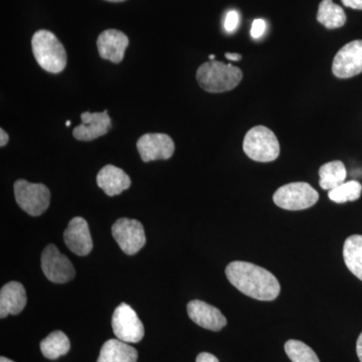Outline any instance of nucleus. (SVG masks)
Returning <instances> with one entry per match:
<instances>
[{
    "mask_svg": "<svg viewBox=\"0 0 362 362\" xmlns=\"http://www.w3.org/2000/svg\"><path fill=\"white\" fill-rule=\"evenodd\" d=\"M345 6L362 11V0H341Z\"/></svg>",
    "mask_w": 362,
    "mask_h": 362,
    "instance_id": "28",
    "label": "nucleus"
},
{
    "mask_svg": "<svg viewBox=\"0 0 362 362\" xmlns=\"http://www.w3.org/2000/svg\"><path fill=\"white\" fill-rule=\"evenodd\" d=\"M71 343L63 331H54L40 342L42 354L47 359H58L70 351Z\"/></svg>",
    "mask_w": 362,
    "mask_h": 362,
    "instance_id": "21",
    "label": "nucleus"
},
{
    "mask_svg": "<svg viewBox=\"0 0 362 362\" xmlns=\"http://www.w3.org/2000/svg\"><path fill=\"white\" fill-rule=\"evenodd\" d=\"M112 235L126 255L137 254L146 243L144 228L137 220L122 218L112 226Z\"/></svg>",
    "mask_w": 362,
    "mask_h": 362,
    "instance_id": "8",
    "label": "nucleus"
},
{
    "mask_svg": "<svg viewBox=\"0 0 362 362\" xmlns=\"http://www.w3.org/2000/svg\"><path fill=\"white\" fill-rule=\"evenodd\" d=\"M129 39L125 33L117 30H104L98 37L97 47L100 57L114 64L123 61Z\"/></svg>",
    "mask_w": 362,
    "mask_h": 362,
    "instance_id": "14",
    "label": "nucleus"
},
{
    "mask_svg": "<svg viewBox=\"0 0 362 362\" xmlns=\"http://www.w3.org/2000/svg\"><path fill=\"white\" fill-rule=\"evenodd\" d=\"M226 275L233 287L259 301H273L281 292L280 283L271 272L249 262H232Z\"/></svg>",
    "mask_w": 362,
    "mask_h": 362,
    "instance_id": "1",
    "label": "nucleus"
},
{
    "mask_svg": "<svg viewBox=\"0 0 362 362\" xmlns=\"http://www.w3.org/2000/svg\"><path fill=\"white\" fill-rule=\"evenodd\" d=\"M332 71L339 78L356 77L362 73V40H354L339 49L333 59Z\"/></svg>",
    "mask_w": 362,
    "mask_h": 362,
    "instance_id": "10",
    "label": "nucleus"
},
{
    "mask_svg": "<svg viewBox=\"0 0 362 362\" xmlns=\"http://www.w3.org/2000/svg\"><path fill=\"white\" fill-rule=\"evenodd\" d=\"M319 194L307 182H292L283 185L274 194L276 206L287 211H302L318 202Z\"/></svg>",
    "mask_w": 362,
    "mask_h": 362,
    "instance_id": "6",
    "label": "nucleus"
},
{
    "mask_svg": "<svg viewBox=\"0 0 362 362\" xmlns=\"http://www.w3.org/2000/svg\"><path fill=\"white\" fill-rule=\"evenodd\" d=\"M0 362H14L11 361V359L6 358V357L1 356L0 357Z\"/></svg>",
    "mask_w": 362,
    "mask_h": 362,
    "instance_id": "32",
    "label": "nucleus"
},
{
    "mask_svg": "<svg viewBox=\"0 0 362 362\" xmlns=\"http://www.w3.org/2000/svg\"><path fill=\"white\" fill-rule=\"evenodd\" d=\"M14 197L18 206L26 214L39 216L47 211L51 202V192L42 183L18 180L14 183Z\"/></svg>",
    "mask_w": 362,
    "mask_h": 362,
    "instance_id": "5",
    "label": "nucleus"
},
{
    "mask_svg": "<svg viewBox=\"0 0 362 362\" xmlns=\"http://www.w3.org/2000/svg\"><path fill=\"white\" fill-rule=\"evenodd\" d=\"M9 137L8 134L4 129H0V146L4 147L8 142Z\"/></svg>",
    "mask_w": 362,
    "mask_h": 362,
    "instance_id": "29",
    "label": "nucleus"
},
{
    "mask_svg": "<svg viewBox=\"0 0 362 362\" xmlns=\"http://www.w3.org/2000/svg\"><path fill=\"white\" fill-rule=\"evenodd\" d=\"M242 78L243 71L240 68L216 59L202 64L197 71V83L209 93H223L235 89Z\"/></svg>",
    "mask_w": 362,
    "mask_h": 362,
    "instance_id": "2",
    "label": "nucleus"
},
{
    "mask_svg": "<svg viewBox=\"0 0 362 362\" xmlns=\"http://www.w3.org/2000/svg\"><path fill=\"white\" fill-rule=\"evenodd\" d=\"M112 328L116 337L126 343H137L144 337V326L128 304L117 307L112 316Z\"/></svg>",
    "mask_w": 362,
    "mask_h": 362,
    "instance_id": "7",
    "label": "nucleus"
},
{
    "mask_svg": "<svg viewBox=\"0 0 362 362\" xmlns=\"http://www.w3.org/2000/svg\"><path fill=\"white\" fill-rule=\"evenodd\" d=\"M28 302L25 287L21 283H7L0 291V317L18 315L25 309Z\"/></svg>",
    "mask_w": 362,
    "mask_h": 362,
    "instance_id": "16",
    "label": "nucleus"
},
{
    "mask_svg": "<svg viewBox=\"0 0 362 362\" xmlns=\"http://www.w3.org/2000/svg\"><path fill=\"white\" fill-rule=\"evenodd\" d=\"M106 1H110V2H123V1H126V0H106Z\"/></svg>",
    "mask_w": 362,
    "mask_h": 362,
    "instance_id": "33",
    "label": "nucleus"
},
{
    "mask_svg": "<svg viewBox=\"0 0 362 362\" xmlns=\"http://www.w3.org/2000/svg\"><path fill=\"white\" fill-rule=\"evenodd\" d=\"M214 59H216V56H214V54H211V56H209V61H214Z\"/></svg>",
    "mask_w": 362,
    "mask_h": 362,
    "instance_id": "34",
    "label": "nucleus"
},
{
    "mask_svg": "<svg viewBox=\"0 0 362 362\" xmlns=\"http://www.w3.org/2000/svg\"><path fill=\"white\" fill-rule=\"evenodd\" d=\"M32 47L35 61L45 71L59 74L65 70L66 52L58 37L49 30H40L33 35Z\"/></svg>",
    "mask_w": 362,
    "mask_h": 362,
    "instance_id": "3",
    "label": "nucleus"
},
{
    "mask_svg": "<svg viewBox=\"0 0 362 362\" xmlns=\"http://www.w3.org/2000/svg\"><path fill=\"white\" fill-rule=\"evenodd\" d=\"M345 265L356 277L362 281V235H350L343 246Z\"/></svg>",
    "mask_w": 362,
    "mask_h": 362,
    "instance_id": "19",
    "label": "nucleus"
},
{
    "mask_svg": "<svg viewBox=\"0 0 362 362\" xmlns=\"http://www.w3.org/2000/svg\"><path fill=\"white\" fill-rule=\"evenodd\" d=\"M266 30L265 21L258 18L252 21L251 35L254 39H259Z\"/></svg>",
    "mask_w": 362,
    "mask_h": 362,
    "instance_id": "26",
    "label": "nucleus"
},
{
    "mask_svg": "<svg viewBox=\"0 0 362 362\" xmlns=\"http://www.w3.org/2000/svg\"><path fill=\"white\" fill-rule=\"evenodd\" d=\"M356 354L357 356H358L359 361L362 362V332L361 334L359 335L358 339H357Z\"/></svg>",
    "mask_w": 362,
    "mask_h": 362,
    "instance_id": "30",
    "label": "nucleus"
},
{
    "mask_svg": "<svg viewBox=\"0 0 362 362\" xmlns=\"http://www.w3.org/2000/svg\"><path fill=\"white\" fill-rule=\"evenodd\" d=\"M226 58L230 61L238 62L242 59V56L240 54H232V52H226Z\"/></svg>",
    "mask_w": 362,
    "mask_h": 362,
    "instance_id": "31",
    "label": "nucleus"
},
{
    "mask_svg": "<svg viewBox=\"0 0 362 362\" xmlns=\"http://www.w3.org/2000/svg\"><path fill=\"white\" fill-rule=\"evenodd\" d=\"M239 23L240 16L239 13H238V11H228V14H226L223 26H225L226 32L233 33L237 30L238 26H239Z\"/></svg>",
    "mask_w": 362,
    "mask_h": 362,
    "instance_id": "25",
    "label": "nucleus"
},
{
    "mask_svg": "<svg viewBox=\"0 0 362 362\" xmlns=\"http://www.w3.org/2000/svg\"><path fill=\"white\" fill-rule=\"evenodd\" d=\"M285 351L292 362H320L314 350L299 340H288Z\"/></svg>",
    "mask_w": 362,
    "mask_h": 362,
    "instance_id": "24",
    "label": "nucleus"
},
{
    "mask_svg": "<svg viewBox=\"0 0 362 362\" xmlns=\"http://www.w3.org/2000/svg\"><path fill=\"white\" fill-rule=\"evenodd\" d=\"M319 176H320L319 185L321 188L330 192L345 182L347 171L343 162L331 161L321 166L319 169Z\"/></svg>",
    "mask_w": 362,
    "mask_h": 362,
    "instance_id": "20",
    "label": "nucleus"
},
{
    "mask_svg": "<svg viewBox=\"0 0 362 362\" xmlns=\"http://www.w3.org/2000/svg\"><path fill=\"white\" fill-rule=\"evenodd\" d=\"M97 183L105 194L109 197H115L130 187L131 180L122 169L108 164L98 173Z\"/></svg>",
    "mask_w": 362,
    "mask_h": 362,
    "instance_id": "17",
    "label": "nucleus"
},
{
    "mask_svg": "<svg viewBox=\"0 0 362 362\" xmlns=\"http://www.w3.org/2000/svg\"><path fill=\"white\" fill-rule=\"evenodd\" d=\"M137 149L144 162L166 160L175 153V145L168 134L147 133L138 139Z\"/></svg>",
    "mask_w": 362,
    "mask_h": 362,
    "instance_id": "11",
    "label": "nucleus"
},
{
    "mask_svg": "<svg viewBox=\"0 0 362 362\" xmlns=\"http://www.w3.org/2000/svg\"><path fill=\"white\" fill-rule=\"evenodd\" d=\"M187 313L195 324L207 330L220 331L228 323L226 317L218 308L201 300L190 301L187 304Z\"/></svg>",
    "mask_w": 362,
    "mask_h": 362,
    "instance_id": "15",
    "label": "nucleus"
},
{
    "mask_svg": "<svg viewBox=\"0 0 362 362\" xmlns=\"http://www.w3.org/2000/svg\"><path fill=\"white\" fill-rule=\"evenodd\" d=\"M362 185L356 180H350L342 183L339 187L330 190L328 197L331 201L337 204H344L347 202H356L361 197Z\"/></svg>",
    "mask_w": 362,
    "mask_h": 362,
    "instance_id": "23",
    "label": "nucleus"
},
{
    "mask_svg": "<svg viewBox=\"0 0 362 362\" xmlns=\"http://www.w3.org/2000/svg\"><path fill=\"white\" fill-rule=\"evenodd\" d=\"M42 269L45 277L56 284H65L73 280L75 268L65 255L54 245H49L42 255Z\"/></svg>",
    "mask_w": 362,
    "mask_h": 362,
    "instance_id": "9",
    "label": "nucleus"
},
{
    "mask_svg": "<svg viewBox=\"0 0 362 362\" xmlns=\"http://www.w3.org/2000/svg\"><path fill=\"white\" fill-rule=\"evenodd\" d=\"M81 119L82 124L73 131L74 137L80 141H92L110 131L111 119L107 110L101 113L84 112Z\"/></svg>",
    "mask_w": 362,
    "mask_h": 362,
    "instance_id": "13",
    "label": "nucleus"
},
{
    "mask_svg": "<svg viewBox=\"0 0 362 362\" xmlns=\"http://www.w3.org/2000/svg\"><path fill=\"white\" fill-rule=\"evenodd\" d=\"M197 362H220V361L214 354H209V352H202L197 356Z\"/></svg>",
    "mask_w": 362,
    "mask_h": 362,
    "instance_id": "27",
    "label": "nucleus"
},
{
    "mask_svg": "<svg viewBox=\"0 0 362 362\" xmlns=\"http://www.w3.org/2000/svg\"><path fill=\"white\" fill-rule=\"evenodd\" d=\"M137 350L117 338L104 343L97 362H137Z\"/></svg>",
    "mask_w": 362,
    "mask_h": 362,
    "instance_id": "18",
    "label": "nucleus"
},
{
    "mask_svg": "<svg viewBox=\"0 0 362 362\" xmlns=\"http://www.w3.org/2000/svg\"><path fill=\"white\" fill-rule=\"evenodd\" d=\"M243 148L247 157L258 162H272L280 156L277 136L265 126H256L247 131Z\"/></svg>",
    "mask_w": 362,
    "mask_h": 362,
    "instance_id": "4",
    "label": "nucleus"
},
{
    "mask_svg": "<svg viewBox=\"0 0 362 362\" xmlns=\"http://www.w3.org/2000/svg\"><path fill=\"white\" fill-rule=\"evenodd\" d=\"M317 21L329 30L339 28L346 23V16L341 6L333 4L332 0H322L319 4Z\"/></svg>",
    "mask_w": 362,
    "mask_h": 362,
    "instance_id": "22",
    "label": "nucleus"
},
{
    "mask_svg": "<svg viewBox=\"0 0 362 362\" xmlns=\"http://www.w3.org/2000/svg\"><path fill=\"white\" fill-rule=\"evenodd\" d=\"M66 126H70L71 125V121H66Z\"/></svg>",
    "mask_w": 362,
    "mask_h": 362,
    "instance_id": "35",
    "label": "nucleus"
},
{
    "mask_svg": "<svg viewBox=\"0 0 362 362\" xmlns=\"http://www.w3.org/2000/svg\"><path fill=\"white\" fill-rule=\"evenodd\" d=\"M64 240L69 250L77 256L89 255L93 250V240L87 221L80 216L74 218L64 233Z\"/></svg>",
    "mask_w": 362,
    "mask_h": 362,
    "instance_id": "12",
    "label": "nucleus"
}]
</instances>
